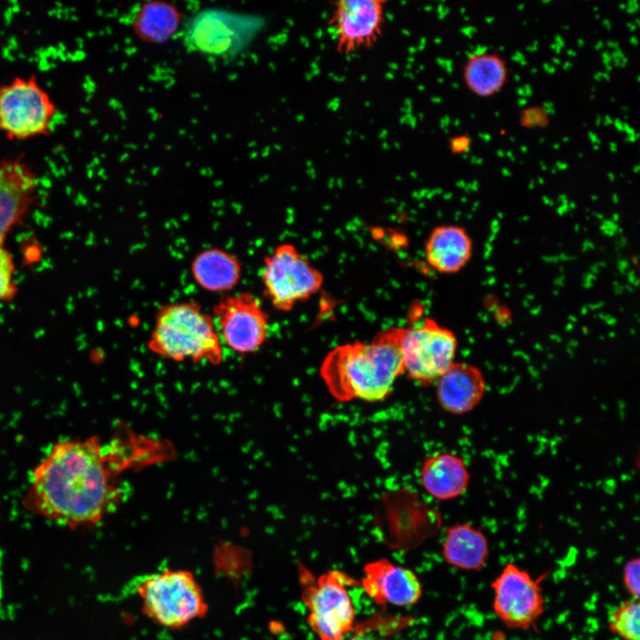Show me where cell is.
<instances>
[{"label": "cell", "instance_id": "13", "mask_svg": "<svg viewBox=\"0 0 640 640\" xmlns=\"http://www.w3.org/2000/svg\"><path fill=\"white\" fill-rule=\"evenodd\" d=\"M38 183L21 156L0 159V244L33 205Z\"/></svg>", "mask_w": 640, "mask_h": 640}, {"label": "cell", "instance_id": "14", "mask_svg": "<svg viewBox=\"0 0 640 640\" xmlns=\"http://www.w3.org/2000/svg\"><path fill=\"white\" fill-rule=\"evenodd\" d=\"M360 585L378 605L411 606L421 597L422 586L409 568L380 558L364 564Z\"/></svg>", "mask_w": 640, "mask_h": 640}, {"label": "cell", "instance_id": "6", "mask_svg": "<svg viewBox=\"0 0 640 640\" xmlns=\"http://www.w3.org/2000/svg\"><path fill=\"white\" fill-rule=\"evenodd\" d=\"M57 111L35 75L16 76L0 85V132L8 140L48 136Z\"/></svg>", "mask_w": 640, "mask_h": 640}, {"label": "cell", "instance_id": "18", "mask_svg": "<svg viewBox=\"0 0 640 640\" xmlns=\"http://www.w3.org/2000/svg\"><path fill=\"white\" fill-rule=\"evenodd\" d=\"M193 281L209 292H227L237 286L243 265L237 256L220 247L199 251L190 263Z\"/></svg>", "mask_w": 640, "mask_h": 640}, {"label": "cell", "instance_id": "27", "mask_svg": "<svg viewBox=\"0 0 640 640\" xmlns=\"http://www.w3.org/2000/svg\"><path fill=\"white\" fill-rule=\"evenodd\" d=\"M348 640H377L373 636L366 633H359L349 638Z\"/></svg>", "mask_w": 640, "mask_h": 640}, {"label": "cell", "instance_id": "15", "mask_svg": "<svg viewBox=\"0 0 640 640\" xmlns=\"http://www.w3.org/2000/svg\"><path fill=\"white\" fill-rule=\"evenodd\" d=\"M485 390L481 370L464 362H454L436 381L439 405L454 415L473 411L483 400Z\"/></svg>", "mask_w": 640, "mask_h": 640}, {"label": "cell", "instance_id": "10", "mask_svg": "<svg viewBox=\"0 0 640 640\" xmlns=\"http://www.w3.org/2000/svg\"><path fill=\"white\" fill-rule=\"evenodd\" d=\"M212 316L221 341L239 355L257 352L268 339V314L249 292L222 296L213 305Z\"/></svg>", "mask_w": 640, "mask_h": 640}, {"label": "cell", "instance_id": "25", "mask_svg": "<svg viewBox=\"0 0 640 640\" xmlns=\"http://www.w3.org/2000/svg\"><path fill=\"white\" fill-rule=\"evenodd\" d=\"M622 579L631 598L639 600L640 560L638 557L632 558L624 564Z\"/></svg>", "mask_w": 640, "mask_h": 640}, {"label": "cell", "instance_id": "9", "mask_svg": "<svg viewBox=\"0 0 640 640\" xmlns=\"http://www.w3.org/2000/svg\"><path fill=\"white\" fill-rule=\"evenodd\" d=\"M458 340L450 329L427 317L404 328L401 354L404 373L423 386H429L455 362Z\"/></svg>", "mask_w": 640, "mask_h": 640}, {"label": "cell", "instance_id": "17", "mask_svg": "<svg viewBox=\"0 0 640 640\" xmlns=\"http://www.w3.org/2000/svg\"><path fill=\"white\" fill-rule=\"evenodd\" d=\"M473 254V241L467 230L457 225H442L429 234L425 245L428 264L441 274L462 270Z\"/></svg>", "mask_w": 640, "mask_h": 640}, {"label": "cell", "instance_id": "1", "mask_svg": "<svg viewBox=\"0 0 640 640\" xmlns=\"http://www.w3.org/2000/svg\"><path fill=\"white\" fill-rule=\"evenodd\" d=\"M175 456L171 441L123 423L107 442L97 436L60 441L34 469L23 505L70 529L93 526L118 505L119 480L125 472Z\"/></svg>", "mask_w": 640, "mask_h": 640}, {"label": "cell", "instance_id": "22", "mask_svg": "<svg viewBox=\"0 0 640 640\" xmlns=\"http://www.w3.org/2000/svg\"><path fill=\"white\" fill-rule=\"evenodd\" d=\"M610 631L622 640H640V604L637 599L621 603L610 614Z\"/></svg>", "mask_w": 640, "mask_h": 640}, {"label": "cell", "instance_id": "20", "mask_svg": "<svg viewBox=\"0 0 640 640\" xmlns=\"http://www.w3.org/2000/svg\"><path fill=\"white\" fill-rule=\"evenodd\" d=\"M509 68L498 51L473 52L462 66V79L468 90L478 98L495 96L506 86Z\"/></svg>", "mask_w": 640, "mask_h": 640}, {"label": "cell", "instance_id": "4", "mask_svg": "<svg viewBox=\"0 0 640 640\" xmlns=\"http://www.w3.org/2000/svg\"><path fill=\"white\" fill-rule=\"evenodd\" d=\"M301 599L308 611V624L320 640H344L354 628L356 610L348 587L360 582L339 570L316 577L298 564Z\"/></svg>", "mask_w": 640, "mask_h": 640}, {"label": "cell", "instance_id": "23", "mask_svg": "<svg viewBox=\"0 0 640 640\" xmlns=\"http://www.w3.org/2000/svg\"><path fill=\"white\" fill-rule=\"evenodd\" d=\"M14 272L15 268L12 257L9 252L0 244V301L12 300L17 293Z\"/></svg>", "mask_w": 640, "mask_h": 640}, {"label": "cell", "instance_id": "3", "mask_svg": "<svg viewBox=\"0 0 640 640\" xmlns=\"http://www.w3.org/2000/svg\"><path fill=\"white\" fill-rule=\"evenodd\" d=\"M147 346L154 355L177 363L219 365L223 361L222 342L212 316L194 300L159 307Z\"/></svg>", "mask_w": 640, "mask_h": 640}, {"label": "cell", "instance_id": "19", "mask_svg": "<svg viewBox=\"0 0 640 640\" xmlns=\"http://www.w3.org/2000/svg\"><path fill=\"white\" fill-rule=\"evenodd\" d=\"M489 555V541L480 528L460 523L446 529L442 556L448 564L463 571L477 572L484 567Z\"/></svg>", "mask_w": 640, "mask_h": 640}, {"label": "cell", "instance_id": "5", "mask_svg": "<svg viewBox=\"0 0 640 640\" xmlns=\"http://www.w3.org/2000/svg\"><path fill=\"white\" fill-rule=\"evenodd\" d=\"M142 612L156 624L180 628L208 612L204 591L187 570L167 569L143 579L136 588Z\"/></svg>", "mask_w": 640, "mask_h": 640}, {"label": "cell", "instance_id": "21", "mask_svg": "<svg viewBox=\"0 0 640 640\" xmlns=\"http://www.w3.org/2000/svg\"><path fill=\"white\" fill-rule=\"evenodd\" d=\"M181 22L182 13L176 5L152 1L135 7L130 24L141 41L163 44L177 33Z\"/></svg>", "mask_w": 640, "mask_h": 640}, {"label": "cell", "instance_id": "12", "mask_svg": "<svg viewBox=\"0 0 640 640\" xmlns=\"http://www.w3.org/2000/svg\"><path fill=\"white\" fill-rule=\"evenodd\" d=\"M385 0H340L333 3L328 24L333 30L336 51L349 55L372 48L382 36Z\"/></svg>", "mask_w": 640, "mask_h": 640}, {"label": "cell", "instance_id": "24", "mask_svg": "<svg viewBox=\"0 0 640 640\" xmlns=\"http://www.w3.org/2000/svg\"><path fill=\"white\" fill-rule=\"evenodd\" d=\"M518 122L525 129L545 128L550 122V116L545 107L530 105L521 109Z\"/></svg>", "mask_w": 640, "mask_h": 640}, {"label": "cell", "instance_id": "26", "mask_svg": "<svg viewBox=\"0 0 640 640\" xmlns=\"http://www.w3.org/2000/svg\"><path fill=\"white\" fill-rule=\"evenodd\" d=\"M472 146V139L469 134L460 133L449 139L448 147L453 155H463L468 152Z\"/></svg>", "mask_w": 640, "mask_h": 640}, {"label": "cell", "instance_id": "8", "mask_svg": "<svg viewBox=\"0 0 640 640\" xmlns=\"http://www.w3.org/2000/svg\"><path fill=\"white\" fill-rule=\"evenodd\" d=\"M260 280L273 308L289 312L322 288L324 276L295 245L283 243L264 258Z\"/></svg>", "mask_w": 640, "mask_h": 640}, {"label": "cell", "instance_id": "2", "mask_svg": "<svg viewBox=\"0 0 640 640\" xmlns=\"http://www.w3.org/2000/svg\"><path fill=\"white\" fill-rule=\"evenodd\" d=\"M404 328L382 330L370 342L340 345L325 356L320 376L338 401L379 402L392 392L404 373L401 354Z\"/></svg>", "mask_w": 640, "mask_h": 640}, {"label": "cell", "instance_id": "16", "mask_svg": "<svg viewBox=\"0 0 640 640\" xmlns=\"http://www.w3.org/2000/svg\"><path fill=\"white\" fill-rule=\"evenodd\" d=\"M425 491L438 500L461 496L468 489L470 474L464 460L452 452H440L425 459L420 468Z\"/></svg>", "mask_w": 640, "mask_h": 640}, {"label": "cell", "instance_id": "11", "mask_svg": "<svg viewBox=\"0 0 640 640\" xmlns=\"http://www.w3.org/2000/svg\"><path fill=\"white\" fill-rule=\"evenodd\" d=\"M491 587L494 613L507 628L529 629L543 614L545 599L539 580L516 564H507Z\"/></svg>", "mask_w": 640, "mask_h": 640}, {"label": "cell", "instance_id": "7", "mask_svg": "<svg viewBox=\"0 0 640 640\" xmlns=\"http://www.w3.org/2000/svg\"><path fill=\"white\" fill-rule=\"evenodd\" d=\"M260 23L255 15L219 8L204 9L186 23L184 44L193 52L231 59L249 46Z\"/></svg>", "mask_w": 640, "mask_h": 640}]
</instances>
